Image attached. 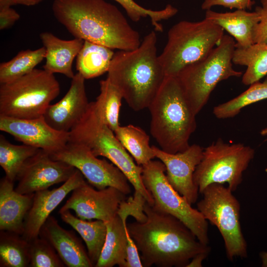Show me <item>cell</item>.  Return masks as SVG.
<instances>
[{"label":"cell","instance_id":"cell-1","mask_svg":"<svg viewBox=\"0 0 267 267\" xmlns=\"http://www.w3.org/2000/svg\"><path fill=\"white\" fill-rule=\"evenodd\" d=\"M143 211L145 222L127 225L143 267H186L196 255L210 253L209 246L200 242L178 218L156 210L147 201Z\"/></svg>","mask_w":267,"mask_h":267},{"label":"cell","instance_id":"cell-2","mask_svg":"<svg viewBox=\"0 0 267 267\" xmlns=\"http://www.w3.org/2000/svg\"><path fill=\"white\" fill-rule=\"evenodd\" d=\"M52 10L75 38L119 50L134 49L141 43L120 10L104 0H54Z\"/></svg>","mask_w":267,"mask_h":267},{"label":"cell","instance_id":"cell-3","mask_svg":"<svg viewBox=\"0 0 267 267\" xmlns=\"http://www.w3.org/2000/svg\"><path fill=\"white\" fill-rule=\"evenodd\" d=\"M157 41L152 31L135 49L115 52L107 72V78L136 111L149 107L166 76L157 54Z\"/></svg>","mask_w":267,"mask_h":267},{"label":"cell","instance_id":"cell-4","mask_svg":"<svg viewBox=\"0 0 267 267\" xmlns=\"http://www.w3.org/2000/svg\"><path fill=\"white\" fill-rule=\"evenodd\" d=\"M148 108L151 114L150 133L160 149L172 154L187 149L196 128V115L177 77L165 76Z\"/></svg>","mask_w":267,"mask_h":267},{"label":"cell","instance_id":"cell-5","mask_svg":"<svg viewBox=\"0 0 267 267\" xmlns=\"http://www.w3.org/2000/svg\"><path fill=\"white\" fill-rule=\"evenodd\" d=\"M114 133L98 114L94 101L90 102L83 117L69 132L68 142L85 145L95 156L107 158L126 177L134 193L141 194L152 205L153 198L142 181V167L135 163Z\"/></svg>","mask_w":267,"mask_h":267},{"label":"cell","instance_id":"cell-6","mask_svg":"<svg viewBox=\"0 0 267 267\" xmlns=\"http://www.w3.org/2000/svg\"><path fill=\"white\" fill-rule=\"evenodd\" d=\"M224 30L212 22L181 21L168 32L159 59L166 76H177L185 67L205 58L222 39Z\"/></svg>","mask_w":267,"mask_h":267},{"label":"cell","instance_id":"cell-7","mask_svg":"<svg viewBox=\"0 0 267 267\" xmlns=\"http://www.w3.org/2000/svg\"><path fill=\"white\" fill-rule=\"evenodd\" d=\"M235 44L233 38L224 35L220 44L205 58L185 67L177 76L196 115L206 104L219 83L243 75L232 67Z\"/></svg>","mask_w":267,"mask_h":267},{"label":"cell","instance_id":"cell-8","mask_svg":"<svg viewBox=\"0 0 267 267\" xmlns=\"http://www.w3.org/2000/svg\"><path fill=\"white\" fill-rule=\"evenodd\" d=\"M60 93L54 74L34 69L30 73L0 85V115L21 119L43 116Z\"/></svg>","mask_w":267,"mask_h":267},{"label":"cell","instance_id":"cell-9","mask_svg":"<svg viewBox=\"0 0 267 267\" xmlns=\"http://www.w3.org/2000/svg\"><path fill=\"white\" fill-rule=\"evenodd\" d=\"M232 193L223 184L212 183L203 190V198L197 204L204 218L218 229L227 258L231 261L247 257V244L240 221V204Z\"/></svg>","mask_w":267,"mask_h":267},{"label":"cell","instance_id":"cell-10","mask_svg":"<svg viewBox=\"0 0 267 267\" xmlns=\"http://www.w3.org/2000/svg\"><path fill=\"white\" fill-rule=\"evenodd\" d=\"M254 155V149L242 143H226L221 138L213 142L204 149L202 160L193 174L199 192L212 183H227L235 191Z\"/></svg>","mask_w":267,"mask_h":267},{"label":"cell","instance_id":"cell-11","mask_svg":"<svg viewBox=\"0 0 267 267\" xmlns=\"http://www.w3.org/2000/svg\"><path fill=\"white\" fill-rule=\"evenodd\" d=\"M141 167L142 181L153 198L152 206L179 219L200 242L208 245V221L171 185L165 174L164 164L152 160Z\"/></svg>","mask_w":267,"mask_h":267},{"label":"cell","instance_id":"cell-12","mask_svg":"<svg viewBox=\"0 0 267 267\" xmlns=\"http://www.w3.org/2000/svg\"><path fill=\"white\" fill-rule=\"evenodd\" d=\"M80 171L88 182L97 189L115 187L126 195L131 192L128 180L113 164L100 159L83 144L68 142L58 151L50 154Z\"/></svg>","mask_w":267,"mask_h":267},{"label":"cell","instance_id":"cell-13","mask_svg":"<svg viewBox=\"0 0 267 267\" xmlns=\"http://www.w3.org/2000/svg\"><path fill=\"white\" fill-rule=\"evenodd\" d=\"M76 170L72 165L52 159L49 153L40 149L23 165L16 177L15 190L28 194L48 189L67 181Z\"/></svg>","mask_w":267,"mask_h":267},{"label":"cell","instance_id":"cell-14","mask_svg":"<svg viewBox=\"0 0 267 267\" xmlns=\"http://www.w3.org/2000/svg\"><path fill=\"white\" fill-rule=\"evenodd\" d=\"M125 195L113 187L94 189L87 182L75 188L61 210H72L77 217L84 220L106 222L117 214Z\"/></svg>","mask_w":267,"mask_h":267},{"label":"cell","instance_id":"cell-15","mask_svg":"<svg viewBox=\"0 0 267 267\" xmlns=\"http://www.w3.org/2000/svg\"><path fill=\"white\" fill-rule=\"evenodd\" d=\"M0 130L23 144L50 154L62 149L69 141V132L56 130L46 122L44 116L21 119L0 115Z\"/></svg>","mask_w":267,"mask_h":267},{"label":"cell","instance_id":"cell-16","mask_svg":"<svg viewBox=\"0 0 267 267\" xmlns=\"http://www.w3.org/2000/svg\"><path fill=\"white\" fill-rule=\"evenodd\" d=\"M155 157L166 167V177L171 185L191 204L198 199L199 189L193 181V174L203 157L204 148L192 144L185 150L172 154L152 146Z\"/></svg>","mask_w":267,"mask_h":267},{"label":"cell","instance_id":"cell-17","mask_svg":"<svg viewBox=\"0 0 267 267\" xmlns=\"http://www.w3.org/2000/svg\"><path fill=\"white\" fill-rule=\"evenodd\" d=\"M84 178L80 171L76 169L59 187L35 192L32 206L25 219L22 237L29 241L39 236L41 228L51 213L70 192L86 182Z\"/></svg>","mask_w":267,"mask_h":267},{"label":"cell","instance_id":"cell-18","mask_svg":"<svg viewBox=\"0 0 267 267\" xmlns=\"http://www.w3.org/2000/svg\"><path fill=\"white\" fill-rule=\"evenodd\" d=\"M85 79L79 73L72 79L70 88L57 103L50 104L44 117L56 130L69 132L83 117L89 106Z\"/></svg>","mask_w":267,"mask_h":267},{"label":"cell","instance_id":"cell-19","mask_svg":"<svg viewBox=\"0 0 267 267\" xmlns=\"http://www.w3.org/2000/svg\"><path fill=\"white\" fill-rule=\"evenodd\" d=\"M39 236L52 246L66 267H93L82 240L72 230L61 226L54 217L47 219Z\"/></svg>","mask_w":267,"mask_h":267},{"label":"cell","instance_id":"cell-20","mask_svg":"<svg viewBox=\"0 0 267 267\" xmlns=\"http://www.w3.org/2000/svg\"><path fill=\"white\" fill-rule=\"evenodd\" d=\"M14 182L6 176L0 181V230L22 235L25 218L34 193L22 194L14 188Z\"/></svg>","mask_w":267,"mask_h":267},{"label":"cell","instance_id":"cell-21","mask_svg":"<svg viewBox=\"0 0 267 267\" xmlns=\"http://www.w3.org/2000/svg\"><path fill=\"white\" fill-rule=\"evenodd\" d=\"M40 38L45 49L44 69L52 74H62L72 79L75 75L72 70L73 62L84 41L75 38L64 40L47 32L41 33Z\"/></svg>","mask_w":267,"mask_h":267},{"label":"cell","instance_id":"cell-22","mask_svg":"<svg viewBox=\"0 0 267 267\" xmlns=\"http://www.w3.org/2000/svg\"><path fill=\"white\" fill-rule=\"evenodd\" d=\"M205 19L227 32L235 40L236 48H246L254 44V31L260 16L256 11L250 12L237 9L222 13L209 9L206 11Z\"/></svg>","mask_w":267,"mask_h":267},{"label":"cell","instance_id":"cell-23","mask_svg":"<svg viewBox=\"0 0 267 267\" xmlns=\"http://www.w3.org/2000/svg\"><path fill=\"white\" fill-rule=\"evenodd\" d=\"M126 215L117 214L105 222L106 236L104 246L95 267H126L127 249Z\"/></svg>","mask_w":267,"mask_h":267},{"label":"cell","instance_id":"cell-24","mask_svg":"<svg viewBox=\"0 0 267 267\" xmlns=\"http://www.w3.org/2000/svg\"><path fill=\"white\" fill-rule=\"evenodd\" d=\"M61 220L72 226L80 235L85 242L89 258L95 267L99 258L106 236L104 222L84 220L73 215L69 210L60 209Z\"/></svg>","mask_w":267,"mask_h":267},{"label":"cell","instance_id":"cell-25","mask_svg":"<svg viewBox=\"0 0 267 267\" xmlns=\"http://www.w3.org/2000/svg\"><path fill=\"white\" fill-rule=\"evenodd\" d=\"M112 49L84 41L76 60V70L85 79L98 77L108 72L114 54Z\"/></svg>","mask_w":267,"mask_h":267},{"label":"cell","instance_id":"cell-26","mask_svg":"<svg viewBox=\"0 0 267 267\" xmlns=\"http://www.w3.org/2000/svg\"><path fill=\"white\" fill-rule=\"evenodd\" d=\"M232 63L245 66L242 82L250 85L267 75V43L254 44L246 48H235Z\"/></svg>","mask_w":267,"mask_h":267},{"label":"cell","instance_id":"cell-27","mask_svg":"<svg viewBox=\"0 0 267 267\" xmlns=\"http://www.w3.org/2000/svg\"><path fill=\"white\" fill-rule=\"evenodd\" d=\"M114 133L138 165H145L155 157L149 137L140 128L133 125L120 126Z\"/></svg>","mask_w":267,"mask_h":267},{"label":"cell","instance_id":"cell-28","mask_svg":"<svg viewBox=\"0 0 267 267\" xmlns=\"http://www.w3.org/2000/svg\"><path fill=\"white\" fill-rule=\"evenodd\" d=\"M29 265V242L21 235L0 231V267H28Z\"/></svg>","mask_w":267,"mask_h":267},{"label":"cell","instance_id":"cell-29","mask_svg":"<svg viewBox=\"0 0 267 267\" xmlns=\"http://www.w3.org/2000/svg\"><path fill=\"white\" fill-rule=\"evenodd\" d=\"M45 57L44 46L20 51L11 60L0 64V84L10 82L30 73Z\"/></svg>","mask_w":267,"mask_h":267},{"label":"cell","instance_id":"cell-30","mask_svg":"<svg viewBox=\"0 0 267 267\" xmlns=\"http://www.w3.org/2000/svg\"><path fill=\"white\" fill-rule=\"evenodd\" d=\"M39 149L24 144H12L3 135L0 134V166L4 171L5 176L14 181L26 160Z\"/></svg>","mask_w":267,"mask_h":267},{"label":"cell","instance_id":"cell-31","mask_svg":"<svg viewBox=\"0 0 267 267\" xmlns=\"http://www.w3.org/2000/svg\"><path fill=\"white\" fill-rule=\"evenodd\" d=\"M100 93L94 101L96 110L106 124L114 131L120 126L119 116L122 94L107 78L99 82Z\"/></svg>","mask_w":267,"mask_h":267},{"label":"cell","instance_id":"cell-32","mask_svg":"<svg viewBox=\"0 0 267 267\" xmlns=\"http://www.w3.org/2000/svg\"><path fill=\"white\" fill-rule=\"evenodd\" d=\"M267 99V77L263 82H255L245 91L232 99L215 106L213 113L218 119L233 117L251 104Z\"/></svg>","mask_w":267,"mask_h":267},{"label":"cell","instance_id":"cell-33","mask_svg":"<svg viewBox=\"0 0 267 267\" xmlns=\"http://www.w3.org/2000/svg\"><path fill=\"white\" fill-rule=\"evenodd\" d=\"M126 10L127 15L133 21L137 22L141 18L149 17L155 31L162 32L163 26L160 22L175 15L178 10L171 4H168L163 9L154 10L146 9L138 4L134 0H114Z\"/></svg>","mask_w":267,"mask_h":267},{"label":"cell","instance_id":"cell-34","mask_svg":"<svg viewBox=\"0 0 267 267\" xmlns=\"http://www.w3.org/2000/svg\"><path fill=\"white\" fill-rule=\"evenodd\" d=\"M29 242L30 267H66L52 246L38 236Z\"/></svg>","mask_w":267,"mask_h":267},{"label":"cell","instance_id":"cell-35","mask_svg":"<svg viewBox=\"0 0 267 267\" xmlns=\"http://www.w3.org/2000/svg\"><path fill=\"white\" fill-rule=\"evenodd\" d=\"M255 2L252 0H204L201 5L203 10H209L214 6L220 5L230 9H251Z\"/></svg>","mask_w":267,"mask_h":267},{"label":"cell","instance_id":"cell-36","mask_svg":"<svg viewBox=\"0 0 267 267\" xmlns=\"http://www.w3.org/2000/svg\"><path fill=\"white\" fill-rule=\"evenodd\" d=\"M255 11L260 15V20L256 25L254 31V44L267 43V10L262 6H257Z\"/></svg>","mask_w":267,"mask_h":267},{"label":"cell","instance_id":"cell-37","mask_svg":"<svg viewBox=\"0 0 267 267\" xmlns=\"http://www.w3.org/2000/svg\"><path fill=\"white\" fill-rule=\"evenodd\" d=\"M126 233L128 244L126 267H142L143 266L139 251L134 240L129 233L127 226Z\"/></svg>","mask_w":267,"mask_h":267},{"label":"cell","instance_id":"cell-38","mask_svg":"<svg viewBox=\"0 0 267 267\" xmlns=\"http://www.w3.org/2000/svg\"><path fill=\"white\" fill-rule=\"evenodd\" d=\"M20 18L19 13L11 7L0 9V30L7 29Z\"/></svg>","mask_w":267,"mask_h":267},{"label":"cell","instance_id":"cell-39","mask_svg":"<svg viewBox=\"0 0 267 267\" xmlns=\"http://www.w3.org/2000/svg\"><path fill=\"white\" fill-rule=\"evenodd\" d=\"M208 255V253H200L196 255L190 260L186 267H202V263Z\"/></svg>","mask_w":267,"mask_h":267},{"label":"cell","instance_id":"cell-40","mask_svg":"<svg viewBox=\"0 0 267 267\" xmlns=\"http://www.w3.org/2000/svg\"><path fill=\"white\" fill-rule=\"evenodd\" d=\"M43 0H13V4H22L26 6L35 5Z\"/></svg>","mask_w":267,"mask_h":267},{"label":"cell","instance_id":"cell-41","mask_svg":"<svg viewBox=\"0 0 267 267\" xmlns=\"http://www.w3.org/2000/svg\"><path fill=\"white\" fill-rule=\"evenodd\" d=\"M13 4V0H0V9L11 7Z\"/></svg>","mask_w":267,"mask_h":267},{"label":"cell","instance_id":"cell-42","mask_svg":"<svg viewBox=\"0 0 267 267\" xmlns=\"http://www.w3.org/2000/svg\"><path fill=\"white\" fill-rule=\"evenodd\" d=\"M260 257L262 261V267H267V252L262 251L260 252Z\"/></svg>","mask_w":267,"mask_h":267},{"label":"cell","instance_id":"cell-43","mask_svg":"<svg viewBox=\"0 0 267 267\" xmlns=\"http://www.w3.org/2000/svg\"><path fill=\"white\" fill-rule=\"evenodd\" d=\"M262 7L267 10V0H261Z\"/></svg>","mask_w":267,"mask_h":267},{"label":"cell","instance_id":"cell-44","mask_svg":"<svg viewBox=\"0 0 267 267\" xmlns=\"http://www.w3.org/2000/svg\"><path fill=\"white\" fill-rule=\"evenodd\" d=\"M263 136L267 135V127L263 129L260 133Z\"/></svg>","mask_w":267,"mask_h":267}]
</instances>
